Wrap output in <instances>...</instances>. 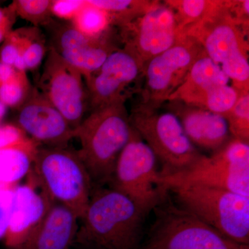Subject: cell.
I'll return each instance as SVG.
<instances>
[{"instance_id":"1","label":"cell","mask_w":249,"mask_h":249,"mask_svg":"<svg viewBox=\"0 0 249 249\" xmlns=\"http://www.w3.org/2000/svg\"><path fill=\"white\" fill-rule=\"evenodd\" d=\"M146 217L120 192L93 187L74 243L88 249H139Z\"/></svg>"},{"instance_id":"2","label":"cell","mask_w":249,"mask_h":249,"mask_svg":"<svg viewBox=\"0 0 249 249\" xmlns=\"http://www.w3.org/2000/svg\"><path fill=\"white\" fill-rule=\"evenodd\" d=\"M126 101L90 111L75 129L81 147L77 153L89 173L93 187L109 184L118 159L132 136Z\"/></svg>"},{"instance_id":"3","label":"cell","mask_w":249,"mask_h":249,"mask_svg":"<svg viewBox=\"0 0 249 249\" xmlns=\"http://www.w3.org/2000/svg\"><path fill=\"white\" fill-rule=\"evenodd\" d=\"M249 30L235 22L224 1L205 20L183 31L219 65L239 93L249 92Z\"/></svg>"},{"instance_id":"4","label":"cell","mask_w":249,"mask_h":249,"mask_svg":"<svg viewBox=\"0 0 249 249\" xmlns=\"http://www.w3.org/2000/svg\"><path fill=\"white\" fill-rule=\"evenodd\" d=\"M160 109L140 103L129 114V121L161 163L160 176L165 177L189 168L203 154L188 138L178 118Z\"/></svg>"},{"instance_id":"5","label":"cell","mask_w":249,"mask_h":249,"mask_svg":"<svg viewBox=\"0 0 249 249\" xmlns=\"http://www.w3.org/2000/svg\"><path fill=\"white\" fill-rule=\"evenodd\" d=\"M168 192L181 209L228 238L249 245V197L201 186L178 187Z\"/></svg>"},{"instance_id":"6","label":"cell","mask_w":249,"mask_h":249,"mask_svg":"<svg viewBox=\"0 0 249 249\" xmlns=\"http://www.w3.org/2000/svg\"><path fill=\"white\" fill-rule=\"evenodd\" d=\"M167 191L201 186L233 192L249 197V143L231 138L210 156L202 155L180 173L160 177Z\"/></svg>"},{"instance_id":"7","label":"cell","mask_w":249,"mask_h":249,"mask_svg":"<svg viewBox=\"0 0 249 249\" xmlns=\"http://www.w3.org/2000/svg\"><path fill=\"white\" fill-rule=\"evenodd\" d=\"M167 196L153 210L155 220L142 249H249L228 238Z\"/></svg>"},{"instance_id":"8","label":"cell","mask_w":249,"mask_h":249,"mask_svg":"<svg viewBox=\"0 0 249 249\" xmlns=\"http://www.w3.org/2000/svg\"><path fill=\"white\" fill-rule=\"evenodd\" d=\"M34 170L55 202L83 217L93 189L89 173L77 152L67 147L40 146Z\"/></svg>"},{"instance_id":"9","label":"cell","mask_w":249,"mask_h":249,"mask_svg":"<svg viewBox=\"0 0 249 249\" xmlns=\"http://www.w3.org/2000/svg\"><path fill=\"white\" fill-rule=\"evenodd\" d=\"M160 177L155 154L133 129L116 162L109 187L127 196L147 216L169 195Z\"/></svg>"},{"instance_id":"10","label":"cell","mask_w":249,"mask_h":249,"mask_svg":"<svg viewBox=\"0 0 249 249\" xmlns=\"http://www.w3.org/2000/svg\"><path fill=\"white\" fill-rule=\"evenodd\" d=\"M204 52L199 42L180 36L176 43L142 67V104L160 109L183 84L198 57Z\"/></svg>"},{"instance_id":"11","label":"cell","mask_w":249,"mask_h":249,"mask_svg":"<svg viewBox=\"0 0 249 249\" xmlns=\"http://www.w3.org/2000/svg\"><path fill=\"white\" fill-rule=\"evenodd\" d=\"M36 88L66 119L73 129L89 110L85 77L48 47Z\"/></svg>"},{"instance_id":"12","label":"cell","mask_w":249,"mask_h":249,"mask_svg":"<svg viewBox=\"0 0 249 249\" xmlns=\"http://www.w3.org/2000/svg\"><path fill=\"white\" fill-rule=\"evenodd\" d=\"M117 27L124 48L142 67L175 45L180 37L173 11L164 1H154L145 12Z\"/></svg>"},{"instance_id":"13","label":"cell","mask_w":249,"mask_h":249,"mask_svg":"<svg viewBox=\"0 0 249 249\" xmlns=\"http://www.w3.org/2000/svg\"><path fill=\"white\" fill-rule=\"evenodd\" d=\"M142 65L125 48L111 52L98 71L85 80L90 111L119 101H127L131 86L142 76Z\"/></svg>"},{"instance_id":"14","label":"cell","mask_w":249,"mask_h":249,"mask_svg":"<svg viewBox=\"0 0 249 249\" xmlns=\"http://www.w3.org/2000/svg\"><path fill=\"white\" fill-rule=\"evenodd\" d=\"M47 27L52 31L47 42L48 47L78 70L85 80L98 71L109 54L118 49L111 41V33L93 38L81 34L71 22L58 24L53 21Z\"/></svg>"},{"instance_id":"15","label":"cell","mask_w":249,"mask_h":249,"mask_svg":"<svg viewBox=\"0 0 249 249\" xmlns=\"http://www.w3.org/2000/svg\"><path fill=\"white\" fill-rule=\"evenodd\" d=\"M54 202L33 168L25 182L18 184L13 192L9 226L3 239L6 247L12 249L20 245L42 222Z\"/></svg>"},{"instance_id":"16","label":"cell","mask_w":249,"mask_h":249,"mask_svg":"<svg viewBox=\"0 0 249 249\" xmlns=\"http://www.w3.org/2000/svg\"><path fill=\"white\" fill-rule=\"evenodd\" d=\"M17 109L16 124L40 146L67 147L75 138V129L36 87Z\"/></svg>"},{"instance_id":"17","label":"cell","mask_w":249,"mask_h":249,"mask_svg":"<svg viewBox=\"0 0 249 249\" xmlns=\"http://www.w3.org/2000/svg\"><path fill=\"white\" fill-rule=\"evenodd\" d=\"M165 107L178 118L187 137L198 150L214 153L232 138L227 121L221 114L178 101H168Z\"/></svg>"},{"instance_id":"18","label":"cell","mask_w":249,"mask_h":249,"mask_svg":"<svg viewBox=\"0 0 249 249\" xmlns=\"http://www.w3.org/2000/svg\"><path fill=\"white\" fill-rule=\"evenodd\" d=\"M78 219L71 209L55 201L40 224L12 249H68L74 243Z\"/></svg>"},{"instance_id":"19","label":"cell","mask_w":249,"mask_h":249,"mask_svg":"<svg viewBox=\"0 0 249 249\" xmlns=\"http://www.w3.org/2000/svg\"><path fill=\"white\" fill-rule=\"evenodd\" d=\"M229 82L230 79L221 67L209 58L204 51L193 64L183 84L168 101H178L202 108L206 98L214 89L229 85Z\"/></svg>"},{"instance_id":"20","label":"cell","mask_w":249,"mask_h":249,"mask_svg":"<svg viewBox=\"0 0 249 249\" xmlns=\"http://www.w3.org/2000/svg\"><path fill=\"white\" fill-rule=\"evenodd\" d=\"M40 145L27 137L0 147V188H14L34 168Z\"/></svg>"},{"instance_id":"21","label":"cell","mask_w":249,"mask_h":249,"mask_svg":"<svg viewBox=\"0 0 249 249\" xmlns=\"http://www.w3.org/2000/svg\"><path fill=\"white\" fill-rule=\"evenodd\" d=\"M165 4L173 10L179 34L209 17L222 1L213 0H169Z\"/></svg>"},{"instance_id":"22","label":"cell","mask_w":249,"mask_h":249,"mask_svg":"<svg viewBox=\"0 0 249 249\" xmlns=\"http://www.w3.org/2000/svg\"><path fill=\"white\" fill-rule=\"evenodd\" d=\"M26 71H36L43 63L48 51L47 37L40 28L16 29Z\"/></svg>"},{"instance_id":"23","label":"cell","mask_w":249,"mask_h":249,"mask_svg":"<svg viewBox=\"0 0 249 249\" xmlns=\"http://www.w3.org/2000/svg\"><path fill=\"white\" fill-rule=\"evenodd\" d=\"M71 23L81 34L93 38L108 35L113 27L110 15L88 1Z\"/></svg>"},{"instance_id":"24","label":"cell","mask_w":249,"mask_h":249,"mask_svg":"<svg viewBox=\"0 0 249 249\" xmlns=\"http://www.w3.org/2000/svg\"><path fill=\"white\" fill-rule=\"evenodd\" d=\"M90 4L106 11L112 20L113 27L129 22L145 12L154 1L143 0H88Z\"/></svg>"},{"instance_id":"25","label":"cell","mask_w":249,"mask_h":249,"mask_svg":"<svg viewBox=\"0 0 249 249\" xmlns=\"http://www.w3.org/2000/svg\"><path fill=\"white\" fill-rule=\"evenodd\" d=\"M222 116L232 138L249 143V92L240 93L233 107Z\"/></svg>"},{"instance_id":"26","label":"cell","mask_w":249,"mask_h":249,"mask_svg":"<svg viewBox=\"0 0 249 249\" xmlns=\"http://www.w3.org/2000/svg\"><path fill=\"white\" fill-rule=\"evenodd\" d=\"M51 0H15L11 3L17 16L25 19L33 27H47L53 22Z\"/></svg>"},{"instance_id":"27","label":"cell","mask_w":249,"mask_h":249,"mask_svg":"<svg viewBox=\"0 0 249 249\" xmlns=\"http://www.w3.org/2000/svg\"><path fill=\"white\" fill-rule=\"evenodd\" d=\"M32 88L27 71H18L11 79L0 85V102L7 108L18 109L27 100Z\"/></svg>"},{"instance_id":"28","label":"cell","mask_w":249,"mask_h":249,"mask_svg":"<svg viewBox=\"0 0 249 249\" xmlns=\"http://www.w3.org/2000/svg\"><path fill=\"white\" fill-rule=\"evenodd\" d=\"M240 93L229 85L219 87L206 98L202 109L223 115L233 107Z\"/></svg>"},{"instance_id":"29","label":"cell","mask_w":249,"mask_h":249,"mask_svg":"<svg viewBox=\"0 0 249 249\" xmlns=\"http://www.w3.org/2000/svg\"><path fill=\"white\" fill-rule=\"evenodd\" d=\"M0 62L14 67L19 71H26L21 53L20 45L16 31L6 36L0 47Z\"/></svg>"},{"instance_id":"30","label":"cell","mask_w":249,"mask_h":249,"mask_svg":"<svg viewBox=\"0 0 249 249\" xmlns=\"http://www.w3.org/2000/svg\"><path fill=\"white\" fill-rule=\"evenodd\" d=\"M86 4L85 0H52V16L71 22Z\"/></svg>"},{"instance_id":"31","label":"cell","mask_w":249,"mask_h":249,"mask_svg":"<svg viewBox=\"0 0 249 249\" xmlns=\"http://www.w3.org/2000/svg\"><path fill=\"white\" fill-rule=\"evenodd\" d=\"M14 188L0 189V240L4 239L9 226Z\"/></svg>"},{"instance_id":"32","label":"cell","mask_w":249,"mask_h":249,"mask_svg":"<svg viewBox=\"0 0 249 249\" xmlns=\"http://www.w3.org/2000/svg\"><path fill=\"white\" fill-rule=\"evenodd\" d=\"M228 12L232 19L242 27L249 30V1H224Z\"/></svg>"},{"instance_id":"33","label":"cell","mask_w":249,"mask_h":249,"mask_svg":"<svg viewBox=\"0 0 249 249\" xmlns=\"http://www.w3.org/2000/svg\"><path fill=\"white\" fill-rule=\"evenodd\" d=\"M28 136L16 124L0 125V147L27 138Z\"/></svg>"},{"instance_id":"34","label":"cell","mask_w":249,"mask_h":249,"mask_svg":"<svg viewBox=\"0 0 249 249\" xmlns=\"http://www.w3.org/2000/svg\"><path fill=\"white\" fill-rule=\"evenodd\" d=\"M17 17L12 4L6 7H0V43L4 42L6 36L13 31Z\"/></svg>"},{"instance_id":"35","label":"cell","mask_w":249,"mask_h":249,"mask_svg":"<svg viewBox=\"0 0 249 249\" xmlns=\"http://www.w3.org/2000/svg\"><path fill=\"white\" fill-rule=\"evenodd\" d=\"M18 71L14 67L0 62V85L11 79Z\"/></svg>"},{"instance_id":"36","label":"cell","mask_w":249,"mask_h":249,"mask_svg":"<svg viewBox=\"0 0 249 249\" xmlns=\"http://www.w3.org/2000/svg\"><path fill=\"white\" fill-rule=\"evenodd\" d=\"M6 111H7V107L3 103L0 102V121L4 118Z\"/></svg>"}]
</instances>
